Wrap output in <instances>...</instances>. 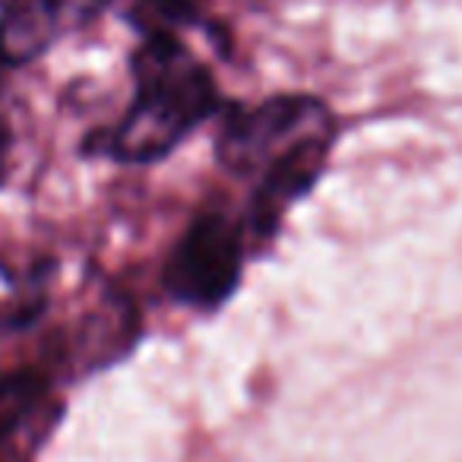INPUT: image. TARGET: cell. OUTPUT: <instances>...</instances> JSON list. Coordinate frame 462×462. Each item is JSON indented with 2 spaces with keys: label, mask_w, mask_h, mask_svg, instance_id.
Listing matches in <instances>:
<instances>
[{
  "label": "cell",
  "mask_w": 462,
  "mask_h": 462,
  "mask_svg": "<svg viewBox=\"0 0 462 462\" xmlns=\"http://www.w3.org/2000/svg\"><path fill=\"white\" fill-rule=\"evenodd\" d=\"M127 67L134 98L111 127L86 136V155L117 165H155L225 108L209 64L180 35H143Z\"/></svg>",
  "instance_id": "2"
},
{
  "label": "cell",
  "mask_w": 462,
  "mask_h": 462,
  "mask_svg": "<svg viewBox=\"0 0 462 462\" xmlns=\"http://www.w3.org/2000/svg\"><path fill=\"white\" fill-rule=\"evenodd\" d=\"M339 140L336 111L320 96L279 92L263 102H225L216 159L251 184L245 222L254 241H273L285 212L327 174Z\"/></svg>",
  "instance_id": "1"
},
{
  "label": "cell",
  "mask_w": 462,
  "mask_h": 462,
  "mask_svg": "<svg viewBox=\"0 0 462 462\" xmlns=\"http://www.w3.org/2000/svg\"><path fill=\"white\" fill-rule=\"evenodd\" d=\"M251 247L245 216L225 206L193 212L162 266V289L171 301L193 310H218L241 285Z\"/></svg>",
  "instance_id": "3"
},
{
  "label": "cell",
  "mask_w": 462,
  "mask_h": 462,
  "mask_svg": "<svg viewBox=\"0 0 462 462\" xmlns=\"http://www.w3.org/2000/svg\"><path fill=\"white\" fill-rule=\"evenodd\" d=\"M51 377L20 367L0 377V462H32L60 418Z\"/></svg>",
  "instance_id": "4"
},
{
  "label": "cell",
  "mask_w": 462,
  "mask_h": 462,
  "mask_svg": "<svg viewBox=\"0 0 462 462\" xmlns=\"http://www.w3.org/2000/svg\"><path fill=\"white\" fill-rule=\"evenodd\" d=\"M10 152H14V130H10L7 115L0 111V187L10 178Z\"/></svg>",
  "instance_id": "7"
},
{
  "label": "cell",
  "mask_w": 462,
  "mask_h": 462,
  "mask_svg": "<svg viewBox=\"0 0 462 462\" xmlns=\"http://www.w3.org/2000/svg\"><path fill=\"white\" fill-rule=\"evenodd\" d=\"M124 20L140 35H159V32H209L212 39L222 42L218 26L209 16V0H127Z\"/></svg>",
  "instance_id": "6"
},
{
  "label": "cell",
  "mask_w": 462,
  "mask_h": 462,
  "mask_svg": "<svg viewBox=\"0 0 462 462\" xmlns=\"http://www.w3.org/2000/svg\"><path fill=\"white\" fill-rule=\"evenodd\" d=\"M67 0H0V70H16L58 42Z\"/></svg>",
  "instance_id": "5"
}]
</instances>
